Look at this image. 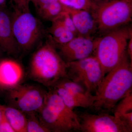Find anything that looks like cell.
Here are the masks:
<instances>
[{
  "mask_svg": "<svg viewBox=\"0 0 132 132\" xmlns=\"http://www.w3.org/2000/svg\"><path fill=\"white\" fill-rule=\"evenodd\" d=\"M106 74L95 92L93 108L98 111H111L132 92V64L127 55Z\"/></svg>",
  "mask_w": 132,
  "mask_h": 132,
  "instance_id": "6da1fadb",
  "label": "cell"
},
{
  "mask_svg": "<svg viewBox=\"0 0 132 132\" xmlns=\"http://www.w3.org/2000/svg\"><path fill=\"white\" fill-rule=\"evenodd\" d=\"M29 75L33 80L49 88L61 79L68 78L66 62L51 41H47L32 55Z\"/></svg>",
  "mask_w": 132,
  "mask_h": 132,
  "instance_id": "7a4b0ae2",
  "label": "cell"
},
{
  "mask_svg": "<svg viewBox=\"0 0 132 132\" xmlns=\"http://www.w3.org/2000/svg\"><path fill=\"white\" fill-rule=\"evenodd\" d=\"M131 36L132 27L127 25L94 39L93 55L98 61L105 74L116 67L127 55L128 43Z\"/></svg>",
  "mask_w": 132,
  "mask_h": 132,
  "instance_id": "3957f363",
  "label": "cell"
},
{
  "mask_svg": "<svg viewBox=\"0 0 132 132\" xmlns=\"http://www.w3.org/2000/svg\"><path fill=\"white\" fill-rule=\"evenodd\" d=\"M96 4L92 13L100 36L131 22L132 0H112Z\"/></svg>",
  "mask_w": 132,
  "mask_h": 132,
  "instance_id": "277c9868",
  "label": "cell"
},
{
  "mask_svg": "<svg viewBox=\"0 0 132 132\" xmlns=\"http://www.w3.org/2000/svg\"><path fill=\"white\" fill-rule=\"evenodd\" d=\"M12 14L13 34L19 49L30 50L43 34L40 21L30 11H22L13 6Z\"/></svg>",
  "mask_w": 132,
  "mask_h": 132,
  "instance_id": "5b68a950",
  "label": "cell"
},
{
  "mask_svg": "<svg viewBox=\"0 0 132 132\" xmlns=\"http://www.w3.org/2000/svg\"><path fill=\"white\" fill-rule=\"evenodd\" d=\"M66 65L68 78L92 94L95 93L105 75L98 61L93 55L67 62Z\"/></svg>",
  "mask_w": 132,
  "mask_h": 132,
  "instance_id": "8992f818",
  "label": "cell"
},
{
  "mask_svg": "<svg viewBox=\"0 0 132 132\" xmlns=\"http://www.w3.org/2000/svg\"><path fill=\"white\" fill-rule=\"evenodd\" d=\"M8 91L9 106L26 113L38 112L44 105L47 93L36 86L22 84Z\"/></svg>",
  "mask_w": 132,
  "mask_h": 132,
  "instance_id": "52a82bcc",
  "label": "cell"
},
{
  "mask_svg": "<svg viewBox=\"0 0 132 132\" xmlns=\"http://www.w3.org/2000/svg\"><path fill=\"white\" fill-rule=\"evenodd\" d=\"M83 132H130L132 130L114 115L82 114L78 116Z\"/></svg>",
  "mask_w": 132,
  "mask_h": 132,
  "instance_id": "ba28073f",
  "label": "cell"
},
{
  "mask_svg": "<svg viewBox=\"0 0 132 132\" xmlns=\"http://www.w3.org/2000/svg\"><path fill=\"white\" fill-rule=\"evenodd\" d=\"M59 48L66 63L77 61L93 55L94 39L78 35Z\"/></svg>",
  "mask_w": 132,
  "mask_h": 132,
  "instance_id": "9c48e42d",
  "label": "cell"
},
{
  "mask_svg": "<svg viewBox=\"0 0 132 132\" xmlns=\"http://www.w3.org/2000/svg\"><path fill=\"white\" fill-rule=\"evenodd\" d=\"M52 22L49 28L51 42L55 48L64 45L78 35L71 16L65 11Z\"/></svg>",
  "mask_w": 132,
  "mask_h": 132,
  "instance_id": "30bf717a",
  "label": "cell"
},
{
  "mask_svg": "<svg viewBox=\"0 0 132 132\" xmlns=\"http://www.w3.org/2000/svg\"><path fill=\"white\" fill-rule=\"evenodd\" d=\"M38 113L41 121L50 132L80 131V123L69 119L45 103Z\"/></svg>",
  "mask_w": 132,
  "mask_h": 132,
  "instance_id": "8fae6325",
  "label": "cell"
},
{
  "mask_svg": "<svg viewBox=\"0 0 132 132\" xmlns=\"http://www.w3.org/2000/svg\"><path fill=\"white\" fill-rule=\"evenodd\" d=\"M25 73L21 64L15 60H0V90H9L22 84Z\"/></svg>",
  "mask_w": 132,
  "mask_h": 132,
  "instance_id": "7c38bea8",
  "label": "cell"
},
{
  "mask_svg": "<svg viewBox=\"0 0 132 132\" xmlns=\"http://www.w3.org/2000/svg\"><path fill=\"white\" fill-rule=\"evenodd\" d=\"M71 16L78 35L93 38L97 32V24L92 13L85 10L65 6Z\"/></svg>",
  "mask_w": 132,
  "mask_h": 132,
  "instance_id": "4fadbf2b",
  "label": "cell"
},
{
  "mask_svg": "<svg viewBox=\"0 0 132 132\" xmlns=\"http://www.w3.org/2000/svg\"><path fill=\"white\" fill-rule=\"evenodd\" d=\"M0 48L9 55H15L19 48L12 27V14L6 7H0Z\"/></svg>",
  "mask_w": 132,
  "mask_h": 132,
  "instance_id": "5bb4252c",
  "label": "cell"
},
{
  "mask_svg": "<svg viewBox=\"0 0 132 132\" xmlns=\"http://www.w3.org/2000/svg\"><path fill=\"white\" fill-rule=\"evenodd\" d=\"M36 9L42 19L51 22L65 11V6L59 0H37Z\"/></svg>",
  "mask_w": 132,
  "mask_h": 132,
  "instance_id": "9a60e30c",
  "label": "cell"
},
{
  "mask_svg": "<svg viewBox=\"0 0 132 132\" xmlns=\"http://www.w3.org/2000/svg\"><path fill=\"white\" fill-rule=\"evenodd\" d=\"M3 111L15 132H27V118L25 113L10 106L3 105Z\"/></svg>",
  "mask_w": 132,
  "mask_h": 132,
  "instance_id": "2e32d148",
  "label": "cell"
},
{
  "mask_svg": "<svg viewBox=\"0 0 132 132\" xmlns=\"http://www.w3.org/2000/svg\"><path fill=\"white\" fill-rule=\"evenodd\" d=\"M53 88L60 97L66 106L72 110H73L75 108L78 107L93 108L94 102L71 94L60 85L56 84Z\"/></svg>",
  "mask_w": 132,
  "mask_h": 132,
  "instance_id": "e0dca14e",
  "label": "cell"
},
{
  "mask_svg": "<svg viewBox=\"0 0 132 132\" xmlns=\"http://www.w3.org/2000/svg\"><path fill=\"white\" fill-rule=\"evenodd\" d=\"M114 107V115L132 130V93L125 96Z\"/></svg>",
  "mask_w": 132,
  "mask_h": 132,
  "instance_id": "ac0fdd59",
  "label": "cell"
},
{
  "mask_svg": "<svg viewBox=\"0 0 132 132\" xmlns=\"http://www.w3.org/2000/svg\"><path fill=\"white\" fill-rule=\"evenodd\" d=\"M56 84L64 88L71 94L94 102L95 95H92V94L87 91L81 85L71 80L68 78L61 79Z\"/></svg>",
  "mask_w": 132,
  "mask_h": 132,
  "instance_id": "d6986e66",
  "label": "cell"
},
{
  "mask_svg": "<svg viewBox=\"0 0 132 132\" xmlns=\"http://www.w3.org/2000/svg\"><path fill=\"white\" fill-rule=\"evenodd\" d=\"M26 114L27 118V132H50L43 124L36 112Z\"/></svg>",
  "mask_w": 132,
  "mask_h": 132,
  "instance_id": "ffe728a7",
  "label": "cell"
},
{
  "mask_svg": "<svg viewBox=\"0 0 132 132\" xmlns=\"http://www.w3.org/2000/svg\"><path fill=\"white\" fill-rule=\"evenodd\" d=\"M64 6L77 9L85 10L92 13L96 4L92 0H59Z\"/></svg>",
  "mask_w": 132,
  "mask_h": 132,
  "instance_id": "44dd1931",
  "label": "cell"
},
{
  "mask_svg": "<svg viewBox=\"0 0 132 132\" xmlns=\"http://www.w3.org/2000/svg\"><path fill=\"white\" fill-rule=\"evenodd\" d=\"M0 132H15L3 111L0 120Z\"/></svg>",
  "mask_w": 132,
  "mask_h": 132,
  "instance_id": "7402d4cb",
  "label": "cell"
},
{
  "mask_svg": "<svg viewBox=\"0 0 132 132\" xmlns=\"http://www.w3.org/2000/svg\"><path fill=\"white\" fill-rule=\"evenodd\" d=\"M12 5L20 10L30 11L28 0H12Z\"/></svg>",
  "mask_w": 132,
  "mask_h": 132,
  "instance_id": "603a6c76",
  "label": "cell"
},
{
  "mask_svg": "<svg viewBox=\"0 0 132 132\" xmlns=\"http://www.w3.org/2000/svg\"><path fill=\"white\" fill-rule=\"evenodd\" d=\"M127 54L131 63L132 64V36L130 38L128 43L127 47Z\"/></svg>",
  "mask_w": 132,
  "mask_h": 132,
  "instance_id": "cb8c5ba5",
  "label": "cell"
},
{
  "mask_svg": "<svg viewBox=\"0 0 132 132\" xmlns=\"http://www.w3.org/2000/svg\"><path fill=\"white\" fill-rule=\"evenodd\" d=\"M7 0H0V7H6Z\"/></svg>",
  "mask_w": 132,
  "mask_h": 132,
  "instance_id": "d4e9b609",
  "label": "cell"
},
{
  "mask_svg": "<svg viewBox=\"0 0 132 132\" xmlns=\"http://www.w3.org/2000/svg\"><path fill=\"white\" fill-rule=\"evenodd\" d=\"M29 2H31L32 3L36 9L37 7V0H28Z\"/></svg>",
  "mask_w": 132,
  "mask_h": 132,
  "instance_id": "484cf974",
  "label": "cell"
},
{
  "mask_svg": "<svg viewBox=\"0 0 132 132\" xmlns=\"http://www.w3.org/2000/svg\"><path fill=\"white\" fill-rule=\"evenodd\" d=\"M95 3H99L105 2L109 1H112V0H92Z\"/></svg>",
  "mask_w": 132,
  "mask_h": 132,
  "instance_id": "4316f807",
  "label": "cell"
},
{
  "mask_svg": "<svg viewBox=\"0 0 132 132\" xmlns=\"http://www.w3.org/2000/svg\"><path fill=\"white\" fill-rule=\"evenodd\" d=\"M3 111V105L0 104V120L2 116Z\"/></svg>",
  "mask_w": 132,
  "mask_h": 132,
  "instance_id": "83f0119b",
  "label": "cell"
},
{
  "mask_svg": "<svg viewBox=\"0 0 132 132\" xmlns=\"http://www.w3.org/2000/svg\"><path fill=\"white\" fill-rule=\"evenodd\" d=\"M1 48H0V56H1Z\"/></svg>",
  "mask_w": 132,
  "mask_h": 132,
  "instance_id": "f1b7e54d",
  "label": "cell"
}]
</instances>
